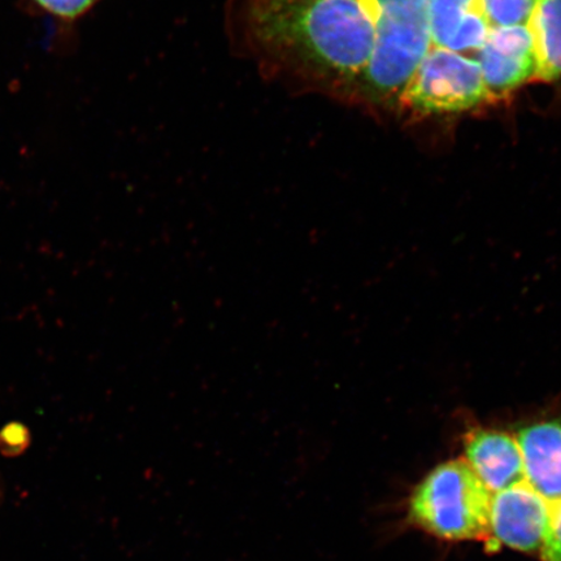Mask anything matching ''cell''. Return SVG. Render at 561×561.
<instances>
[{
  "mask_svg": "<svg viewBox=\"0 0 561 561\" xmlns=\"http://www.w3.org/2000/svg\"><path fill=\"white\" fill-rule=\"evenodd\" d=\"M430 0H375L376 39L347 101L396 107L430 50Z\"/></svg>",
  "mask_w": 561,
  "mask_h": 561,
  "instance_id": "obj_1",
  "label": "cell"
},
{
  "mask_svg": "<svg viewBox=\"0 0 561 561\" xmlns=\"http://www.w3.org/2000/svg\"><path fill=\"white\" fill-rule=\"evenodd\" d=\"M491 493L465 459L442 462L410 497L409 520L445 541L490 539Z\"/></svg>",
  "mask_w": 561,
  "mask_h": 561,
  "instance_id": "obj_2",
  "label": "cell"
},
{
  "mask_svg": "<svg viewBox=\"0 0 561 561\" xmlns=\"http://www.w3.org/2000/svg\"><path fill=\"white\" fill-rule=\"evenodd\" d=\"M551 518V504L525 481L491 494V549L502 546L541 553Z\"/></svg>",
  "mask_w": 561,
  "mask_h": 561,
  "instance_id": "obj_3",
  "label": "cell"
},
{
  "mask_svg": "<svg viewBox=\"0 0 561 561\" xmlns=\"http://www.w3.org/2000/svg\"><path fill=\"white\" fill-rule=\"evenodd\" d=\"M480 66L491 103L501 101L525 83L537 81L531 21L525 26H491Z\"/></svg>",
  "mask_w": 561,
  "mask_h": 561,
  "instance_id": "obj_4",
  "label": "cell"
},
{
  "mask_svg": "<svg viewBox=\"0 0 561 561\" xmlns=\"http://www.w3.org/2000/svg\"><path fill=\"white\" fill-rule=\"evenodd\" d=\"M430 50L447 53L479 67L491 26L481 0H430Z\"/></svg>",
  "mask_w": 561,
  "mask_h": 561,
  "instance_id": "obj_5",
  "label": "cell"
},
{
  "mask_svg": "<svg viewBox=\"0 0 561 561\" xmlns=\"http://www.w3.org/2000/svg\"><path fill=\"white\" fill-rule=\"evenodd\" d=\"M465 460L491 494L524 481V462L516 437L474 430L465 439Z\"/></svg>",
  "mask_w": 561,
  "mask_h": 561,
  "instance_id": "obj_6",
  "label": "cell"
},
{
  "mask_svg": "<svg viewBox=\"0 0 561 561\" xmlns=\"http://www.w3.org/2000/svg\"><path fill=\"white\" fill-rule=\"evenodd\" d=\"M524 481L547 502L561 501V423L545 421L518 432Z\"/></svg>",
  "mask_w": 561,
  "mask_h": 561,
  "instance_id": "obj_7",
  "label": "cell"
},
{
  "mask_svg": "<svg viewBox=\"0 0 561 561\" xmlns=\"http://www.w3.org/2000/svg\"><path fill=\"white\" fill-rule=\"evenodd\" d=\"M537 81L561 82V0H538L531 18Z\"/></svg>",
  "mask_w": 561,
  "mask_h": 561,
  "instance_id": "obj_8",
  "label": "cell"
},
{
  "mask_svg": "<svg viewBox=\"0 0 561 561\" xmlns=\"http://www.w3.org/2000/svg\"><path fill=\"white\" fill-rule=\"evenodd\" d=\"M490 26L529 25L538 0H481Z\"/></svg>",
  "mask_w": 561,
  "mask_h": 561,
  "instance_id": "obj_9",
  "label": "cell"
},
{
  "mask_svg": "<svg viewBox=\"0 0 561 561\" xmlns=\"http://www.w3.org/2000/svg\"><path fill=\"white\" fill-rule=\"evenodd\" d=\"M41 9L66 20H75L88 12L100 0H34Z\"/></svg>",
  "mask_w": 561,
  "mask_h": 561,
  "instance_id": "obj_10",
  "label": "cell"
},
{
  "mask_svg": "<svg viewBox=\"0 0 561 561\" xmlns=\"http://www.w3.org/2000/svg\"><path fill=\"white\" fill-rule=\"evenodd\" d=\"M31 445V433L24 424H7L0 431V451L4 455H19Z\"/></svg>",
  "mask_w": 561,
  "mask_h": 561,
  "instance_id": "obj_11",
  "label": "cell"
},
{
  "mask_svg": "<svg viewBox=\"0 0 561 561\" xmlns=\"http://www.w3.org/2000/svg\"><path fill=\"white\" fill-rule=\"evenodd\" d=\"M539 557L543 561H561V501L551 506L549 531Z\"/></svg>",
  "mask_w": 561,
  "mask_h": 561,
  "instance_id": "obj_12",
  "label": "cell"
}]
</instances>
